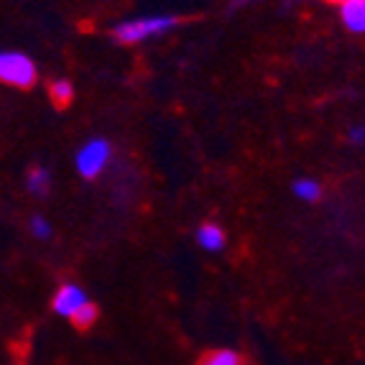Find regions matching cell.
Returning a JSON list of instances; mask_svg holds the SVG:
<instances>
[{"label":"cell","instance_id":"8992f818","mask_svg":"<svg viewBox=\"0 0 365 365\" xmlns=\"http://www.w3.org/2000/svg\"><path fill=\"white\" fill-rule=\"evenodd\" d=\"M197 243L202 245L205 250H222V245H225V230L220 225H215V222H202L200 227H197Z\"/></svg>","mask_w":365,"mask_h":365},{"label":"cell","instance_id":"ba28073f","mask_svg":"<svg viewBox=\"0 0 365 365\" xmlns=\"http://www.w3.org/2000/svg\"><path fill=\"white\" fill-rule=\"evenodd\" d=\"M292 189L302 202H317L322 197V184L317 179H297Z\"/></svg>","mask_w":365,"mask_h":365},{"label":"cell","instance_id":"5b68a950","mask_svg":"<svg viewBox=\"0 0 365 365\" xmlns=\"http://www.w3.org/2000/svg\"><path fill=\"white\" fill-rule=\"evenodd\" d=\"M340 21L350 34H365V0H347V3H342Z\"/></svg>","mask_w":365,"mask_h":365},{"label":"cell","instance_id":"3957f363","mask_svg":"<svg viewBox=\"0 0 365 365\" xmlns=\"http://www.w3.org/2000/svg\"><path fill=\"white\" fill-rule=\"evenodd\" d=\"M110 161V143L105 138L90 140L77 153V171L82 179H98Z\"/></svg>","mask_w":365,"mask_h":365},{"label":"cell","instance_id":"8fae6325","mask_svg":"<svg viewBox=\"0 0 365 365\" xmlns=\"http://www.w3.org/2000/svg\"><path fill=\"white\" fill-rule=\"evenodd\" d=\"M49 95H51V103H54L56 108H67V105L74 100V87L69 85L67 79H56L54 85L49 87Z\"/></svg>","mask_w":365,"mask_h":365},{"label":"cell","instance_id":"7a4b0ae2","mask_svg":"<svg viewBox=\"0 0 365 365\" xmlns=\"http://www.w3.org/2000/svg\"><path fill=\"white\" fill-rule=\"evenodd\" d=\"M36 64L31 61V56L21 54V51H3L0 54V82L3 85L29 90L36 85Z\"/></svg>","mask_w":365,"mask_h":365},{"label":"cell","instance_id":"9c48e42d","mask_svg":"<svg viewBox=\"0 0 365 365\" xmlns=\"http://www.w3.org/2000/svg\"><path fill=\"white\" fill-rule=\"evenodd\" d=\"M26 184H29V192L31 195H38L43 197L46 192H49V184H51V177H49V171L46 169H31L29 171V179H26Z\"/></svg>","mask_w":365,"mask_h":365},{"label":"cell","instance_id":"30bf717a","mask_svg":"<svg viewBox=\"0 0 365 365\" xmlns=\"http://www.w3.org/2000/svg\"><path fill=\"white\" fill-rule=\"evenodd\" d=\"M100 319V309L92 302H85V304L79 307L77 312H74V317H72V322H74V327L77 329H90L92 324L98 322Z\"/></svg>","mask_w":365,"mask_h":365},{"label":"cell","instance_id":"277c9868","mask_svg":"<svg viewBox=\"0 0 365 365\" xmlns=\"http://www.w3.org/2000/svg\"><path fill=\"white\" fill-rule=\"evenodd\" d=\"M85 302H90V299H87V294L82 292V289L74 287V284H64V287H61L59 292H56V297H54V302H51V307H54L56 314L69 317V319H72L74 312H77L79 307L85 304Z\"/></svg>","mask_w":365,"mask_h":365},{"label":"cell","instance_id":"6da1fadb","mask_svg":"<svg viewBox=\"0 0 365 365\" xmlns=\"http://www.w3.org/2000/svg\"><path fill=\"white\" fill-rule=\"evenodd\" d=\"M179 24L177 16H146V19H135V21H123L113 29V38L120 43H138L146 41V38L161 36L169 29Z\"/></svg>","mask_w":365,"mask_h":365},{"label":"cell","instance_id":"52a82bcc","mask_svg":"<svg viewBox=\"0 0 365 365\" xmlns=\"http://www.w3.org/2000/svg\"><path fill=\"white\" fill-rule=\"evenodd\" d=\"M197 365H250V360L235 350H210L202 355Z\"/></svg>","mask_w":365,"mask_h":365},{"label":"cell","instance_id":"7c38bea8","mask_svg":"<svg viewBox=\"0 0 365 365\" xmlns=\"http://www.w3.org/2000/svg\"><path fill=\"white\" fill-rule=\"evenodd\" d=\"M31 232H34L36 237H41V240H46V237L51 235V227L43 217H34L31 220Z\"/></svg>","mask_w":365,"mask_h":365},{"label":"cell","instance_id":"4fadbf2b","mask_svg":"<svg viewBox=\"0 0 365 365\" xmlns=\"http://www.w3.org/2000/svg\"><path fill=\"white\" fill-rule=\"evenodd\" d=\"M347 138H350V143H365V125H358V128H350Z\"/></svg>","mask_w":365,"mask_h":365},{"label":"cell","instance_id":"5bb4252c","mask_svg":"<svg viewBox=\"0 0 365 365\" xmlns=\"http://www.w3.org/2000/svg\"><path fill=\"white\" fill-rule=\"evenodd\" d=\"M327 3H337V6H342V3H347V0H327Z\"/></svg>","mask_w":365,"mask_h":365}]
</instances>
